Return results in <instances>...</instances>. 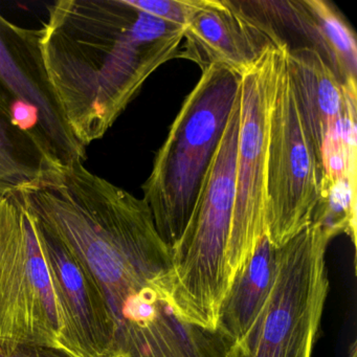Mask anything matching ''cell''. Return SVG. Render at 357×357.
<instances>
[{"mask_svg":"<svg viewBox=\"0 0 357 357\" xmlns=\"http://www.w3.org/2000/svg\"><path fill=\"white\" fill-rule=\"evenodd\" d=\"M28 202L99 286L114 329L112 357H229L231 344L218 330L177 313L170 248L143 198L76 164Z\"/></svg>","mask_w":357,"mask_h":357,"instance_id":"1","label":"cell"},{"mask_svg":"<svg viewBox=\"0 0 357 357\" xmlns=\"http://www.w3.org/2000/svg\"><path fill=\"white\" fill-rule=\"evenodd\" d=\"M50 82L81 145L102 139L147 79L179 58L183 28L128 0H59L40 29Z\"/></svg>","mask_w":357,"mask_h":357,"instance_id":"2","label":"cell"},{"mask_svg":"<svg viewBox=\"0 0 357 357\" xmlns=\"http://www.w3.org/2000/svg\"><path fill=\"white\" fill-rule=\"evenodd\" d=\"M240 120L239 91L187 225L170 250L175 309L183 321L210 331H217L219 310L231 283L227 250Z\"/></svg>","mask_w":357,"mask_h":357,"instance_id":"3","label":"cell"},{"mask_svg":"<svg viewBox=\"0 0 357 357\" xmlns=\"http://www.w3.org/2000/svg\"><path fill=\"white\" fill-rule=\"evenodd\" d=\"M241 76L225 66L202 72L171 125L143 185L162 241L172 248L193 210L206 169L239 96Z\"/></svg>","mask_w":357,"mask_h":357,"instance_id":"4","label":"cell"},{"mask_svg":"<svg viewBox=\"0 0 357 357\" xmlns=\"http://www.w3.org/2000/svg\"><path fill=\"white\" fill-rule=\"evenodd\" d=\"M334 237L312 222L282 246L268 298L229 357H311L329 291L326 252Z\"/></svg>","mask_w":357,"mask_h":357,"instance_id":"5","label":"cell"},{"mask_svg":"<svg viewBox=\"0 0 357 357\" xmlns=\"http://www.w3.org/2000/svg\"><path fill=\"white\" fill-rule=\"evenodd\" d=\"M66 321L22 190L0 196V342L64 346Z\"/></svg>","mask_w":357,"mask_h":357,"instance_id":"6","label":"cell"},{"mask_svg":"<svg viewBox=\"0 0 357 357\" xmlns=\"http://www.w3.org/2000/svg\"><path fill=\"white\" fill-rule=\"evenodd\" d=\"M287 50L286 45L271 47L241 75L235 204L227 250L231 281L252 256L259 240L266 235L269 126Z\"/></svg>","mask_w":357,"mask_h":357,"instance_id":"7","label":"cell"},{"mask_svg":"<svg viewBox=\"0 0 357 357\" xmlns=\"http://www.w3.org/2000/svg\"><path fill=\"white\" fill-rule=\"evenodd\" d=\"M321 175L285 61L271 110L267 153L266 235L275 248L312 223Z\"/></svg>","mask_w":357,"mask_h":357,"instance_id":"8","label":"cell"},{"mask_svg":"<svg viewBox=\"0 0 357 357\" xmlns=\"http://www.w3.org/2000/svg\"><path fill=\"white\" fill-rule=\"evenodd\" d=\"M41 30L16 26L0 14V100L61 167L84 162L50 82L40 49Z\"/></svg>","mask_w":357,"mask_h":357,"instance_id":"9","label":"cell"},{"mask_svg":"<svg viewBox=\"0 0 357 357\" xmlns=\"http://www.w3.org/2000/svg\"><path fill=\"white\" fill-rule=\"evenodd\" d=\"M183 43L179 58L197 64L202 72L219 66L240 76L267 50L283 45L239 0H204L183 29Z\"/></svg>","mask_w":357,"mask_h":357,"instance_id":"10","label":"cell"},{"mask_svg":"<svg viewBox=\"0 0 357 357\" xmlns=\"http://www.w3.org/2000/svg\"><path fill=\"white\" fill-rule=\"evenodd\" d=\"M36 220L66 317L64 346L81 357H112L114 329L99 286L66 243Z\"/></svg>","mask_w":357,"mask_h":357,"instance_id":"11","label":"cell"},{"mask_svg":"<svg viewBox=\"0 0 357 357\" xmlns=\"http://www.w3.org/2000/svg\"><path fill=\"white\" fill-rule=\"evenodd\" d=\"M286 72L301 118L321 164L324 141L346 112L349 101L357 98V93L344 89L321 54L312 47L288 49Z\"/></svg>","mask_w":357,"mask_h":357,"instance_id":"12","label":"cell"},{"mask_svg":"<svg viewBox=\"0 0 357 357\" xmlns=\"http://www.w3.org/2000/svg\"><path fill=\"white\" fill-rule=\"evenodd\" d=\"M281 248L263 236L252 256L237 271L219 310L217 330L229 344L245 337L275 283Z\"/></svg>","mask_w":357,"mask_h":357,"instance_id":"13","label":"cell"},{"mask_svg":"<svg viewBox=\"0 0 357 357\" xmlns=\"http://www.w3.org/2000/svg\"><path fill=\"white\" fill-rule=\"evenodd\" d=\"M61 166L0 100V196L36 187Z\"/></svg>","mask_w":357,"mask_h":357,"instance_id":"14","label":"cell"},{"mask_svg":"<svg viewBox=\"0 0 357 357\" xmlns=\"http://www.w3.org/2000/svg\"><path fill=\"white\" fill-rule=\"evenodd\" d=\"M314 24L319 52L344 89L357 91V45L340 12L324 0H304Z\"/></svg>","mask_w":357,"mask_h":357,"instance_id":"15","label":"cell"},{"mask_svg":"<svg viewBox=\"0 0 357 357\" xmlns=\"http://www.w3.org/2000/svg\"><path fill=\"white\" fill-rule=\"evenodd\" d=\"M356 177L330 179L321 177L319 199L312 222L329 229L334 236L346 234L356 241Z\"/></svg>","mask_w":357,"mask_h":357,"instance_id":"16","label":"cell"},{"mask_svg":"<svg viewBox=\"0 0 357 357\" xmlns=\"http://www.w3.org/2000/svg\"><path fill=\"white\" fill-rule=\"evenodd\" d=\"M128 3L158 20L185 29L204 0H128Z\"/></svg>","mask_w":357,"mask_h":357,"instance_id":"17","label":"cell"},{"mask_svg":"<svg viewBox=\"0 0 357 357\" xmlns=\"http://www.w3.org/2000/svg\"><path fill=\"white\" fill-rule=\"evenodd\" d=\"M0 357H81L58 344H14L0 342Z\"/></svg>","mask_w":357,"mask_h":357,"instance_id":"18","label":"cell"}]
</instances>
